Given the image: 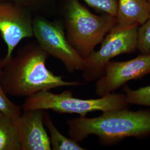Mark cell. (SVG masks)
I'll use <instances>...</instances> for the list:
<instances>
[{"mask_svg": "<svg viewBox=\"0 0 150 150\" xmlns=\"http://www.w3.org/2000/svg\"><path fill=\"white\" fill-rule=\"evenodd\" d=\"M48 57L37 42H32L19 48L15 56L0 59L1 83L6 94L26 98L41 91L80 85L79 81L64 80L48 70Z\"/></svg>", "mask_w": 150, "mask_h": 150, "instance_id": "cell-1", "label": "cell"}, {"mask_svg": "<svg viewBox=\"0 0 150 150\" xmlns=\"http://www.w3.org/2000/svg\"><path fill=\"white\" fill-rule=\"evenodd\" d=\"M68 134L77 142L90 135L98 137L103 146H113L128 137L145 139L150 137V110L129 108L102 112L96 117L80 116L68 120Z\"/></svg>", "mask_w": 150, "mask_h": 150, "instance_id": "cell-2", "label": "cell"}, {"mask_svg": "<svg viewBox=\"0 0 150 150\" xmlns=\"http://www.w3.org/2000/svg\"><path fill=\"white\" fill-rule=\"evenodd\" d=\"M64 18L67 38L84 59L116 25L115 16L107 13L95 15L79 0L68 1Z\"/></svg>", "mask_w": 150, "mask_h": 150, "instance_id": "cell-3", "label": "cell"}, {"mask_svg": "<svg viewBox=\"0 0 150 150\" xmlns=\"http://www.w3.org/2000/svg\"><path fill=\"white\" fill-rule=\"evenodd\" d=\"M129 104L124 93H111L99 98L81 99L73 96L70 90L60 93L50 91L39 92L26 98L22 108L23 111L32 109L51 110L59 113L78 114L86 116L88 113L102 112L129 108Z\"/></svg>", "mask_w": 150, "mask_h": 150, "instance_id": "cell-4", "label": "cell"}, {"mask_svg": "<svg viewBox=\"0 0 150 150\" xmlns=\"http://www.w3.org/2000/svg\"><path fill=\"white\" fill-rule=\"evenodd\" d=\"M139 25L126 28L115 25L102 40L100 48L86 59L82 76L87 82L95 81L104 75L106 66L113 58L136 50Z\"/></svg>", "mask_w": 150, "mask_h": 150, "instance_id": "cell-5", "label": "cell"}, {"mask_svg": "<svg viewBox=\"0 0 150 150\" xmlns=\"http://www.w3.org/2000/svg\"><path fill=\"white\" fill-rule=\"evenodd\" d=\"M32 30L40 47L49 56L59 60L68 72L83 70L85 59L71 45L61 22L36 17L32 21Z\"/></svg>", "mask_w": 150, "mask_h": 150, "instance_id": "cell-6", "label": "cell"}, {"mask_svg": "<svg viewBox=\"0 0 150 150\" xmlns=\"http://www.w3.org/2000/svg\"><path fill=\"white\" fill-rule=\"evenodd\" d=\"M150 74V53L141 54L126 61H110L104 75L97 80L95 93L100 97L114 92L127 82Z\"/></svg>", "mask_w": 150, "mask_h": 150, "instance_id": "cell-7", "label": "cell"}, {"mask_svg": "<svg viewBox=\"0 0 150 150\" xmlns=\"http://www.w3.org/2000/svg\"><path fill=\"white\" fill-rule=\"evenodd\" d=\"M32 21L25 7L12 2H0V33L7 49L5 59L11 57L23 39L33 36Z\"/></svg>", "mask_w": 150, "mask_h": 150, "instance_id": "cell-8", "label": "cell"}, {"mask_svg": "<svg viewBox=\"0 0 150 150\" xmlns=\"http://www.w3.org/2000/svg\"><path fill=\"white\" fill-rule=\"evenodd\" d=\"M46 110H24L16 119L21 150H51L50 138L44 122Z\"/></svg>", "mask_w": 150, "mask_h": 150, "instance_id": "cell-9", "label": "cell"}, {"mask_svg": "<svg viewBox=\"0 0 150 150\" xmlns=\"http://www.w3.org/2000/svg\"><path fill=\"white\" fill-rule=\"evenodd\" d=\"M150 17L147 0H117L116 26L122 28L142 25Z\"/></svg>", "mask_w": 150, "mask_h": 150, "instance_id": "cell-10", "label": "cell"}, {"mask_svg": "<svg viewBox=\"0 0 150 150\" xmlns=\"http://www.w3.org/2000/svg\"><path fill=\"white\" fill-rule=\"evenodd\" d=\"M16 119L0 111V150H21Z\"/></svg>", "mask_w": 150, "mask_h": 150, "instance_id": "cell-11", "label": "cell"}, {"mask_svg": "<svg viewBox=\"0 0 150 150\" xmlns=\"http://www.w3.org/2000/svg\"><path fill=\"white\" fill-rule=\"evenodd\" d=\"M44 122L49 132V138L52 150H85L79 145V142L62 134L55 126L52 118L46 111L45 113Z\"/></svg>", "mask_w": 150, "mask_h": 150, "instance_id": "cell-12", "label": "cell"}, {"mask_svg": "<svg viewBox=\"0 0 150 150\" xmlns=\"http://www.w3.org/2000/svg\"><path fill=\"white\" fill-rule=\"evenodd\" d=\"M123 92L129 105H137L150 107V86L131 89L127 85L123 87Z\"/></svg>", "mask_w": 150, "mask_h": 150, "instance_id": "cell-13", "label": "cell"}, {"mask_svg": "<svg viewBox=\"0 0 150 150\" xmlns=\"http://www.w3.org/2000/svg\"><path fill=\"white\" fill-rule=\"evenodd\" d=\"M22 107L17 105L8 97L1 83V69L0 67V111L13 118H18L22 113Z\"/></svg>", "mask_w": 150, "mask_h": 150, "instance_id": "cell-14", "label": "cell"}, {"mask_svg": "<svg viewBox=\"0 0 150 150\" xmlns=\"http://www.w3.org/2000/svg\"><path fill=\"white\" fill-rule=\"evenodd\" d=\"M136 49L141 54L150 53V17L139 27Z\"/></svg>", "mask_w": 150, "mask_h": 150, "instance_id": "cell-15", "label": "cell"}, {"mask_svg": "<svg viewBox=\"0 0 150 150\" xmlns=\"http://www.w3.org/2000/svg\"><path fill=\"white\" fill-rule=\"evenodd\" d=\"M91 7L112 16H116L117 0H83Z\"/></svg>", "mask_w": 150, "mask_h": 150, "instance_id": "cell-16", "label": "cell"}, {"mask_svg": "<svg viewBox=\"0 0 150 150\" xmlns=\"http://www.w3.org/2000/svg\"><path fill=\"white\" fill-rule=\"evenodd\" d=\"M46 1L47 0H11V2L26 8L40 5Z\"/></svg>", "mask_w": 150, "mask_h": 150, "instance_id": "cell-17", "label": "cell"}, {"mask_svg": "<svg viewBox=\"0 0 150 150\" xmlns=\"http://www.w3.org/2000/svg\"><path fill=\"white\" fill-rule=\"evenodd\" d=\"M147 1H148V2H149L150 4V0H147Z\"/></svg>", "mask_w": 150, "mask_h": 150, "instance_id": "cell-18", "label": "cell"}, {"mask_svg": "<svg viewBox=\"0 0 150 150\" xmlns=\"http://www.w3.org/2000/svg\"><path fill=\"white\" fill-rule=\"evenodd\" d=\"M3 0H0V2H2Z\"/></svg>", "mask_w": 150, "mask_h": 150, "instance_id": "cell-19", "label": "cell"}]
</instances>
